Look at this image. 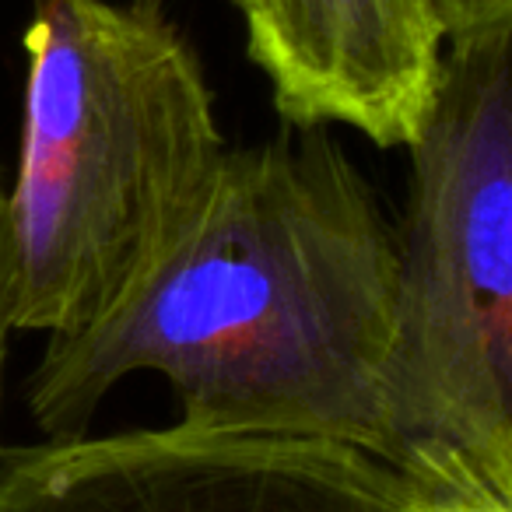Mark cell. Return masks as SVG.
Instances as JSON below:
<instances>
[{"label":"cell","instance_id":"2","mask_svg":"<svg viewBox=\"0 0 512 512\" xmlns=\"http://www.w3.org/2000/svg\"><path fill=\"white\" fill-rule=\"evenodd\" d=\"M8 218V320L78 337L120 313L225 162L193 46L158 0H36Z\"/></svg>","mask_w":512,"mask_h":512},{"label":"cell","instance_id":"5","mask_svg":"<svg viewBox=\"0 0 512 512\" xmlns=\"http://www.w3.org/2000/svg\"><path fill=\"white\" fill-rule=\"evenodd\" d=\"M239 11L288 127L341 123L379 148L418 137L446 50L432 0H246Z\"/></svg>","mask_w":512,"mask_h":512},{"label":"cell","instance_id":"7","mask_svg":"<svg viewBox=\"0 0 512 512\" xmlns=\"http://www.w3.org/2000/svg\"><path fill=\"white\" fill-rule=\"evenodd\" d=\"M432 4L442 18L446 39L456 32H470L512 18V0H432Z\"/></svg>","mask_w":512,"mask_h":512},{"label":"cell","instance_id":"4","mask_svg":"<svg viewBox=\"0 0 512 512\" xmlns=\"http://www.w3.org/2000/svg\"><path fill=\"white\" fill-rule=\"evenodd\" d=\"M0 512H404V477L344 442L176 421L0 449Z\"/></svg>","mask_w":512,"mask_h":512},{"label":"cell","instance_id":"6","mask_svg":"<svg viewBox=\"0 0 512 512\" xmlns=\"http://www.w3.org/2000/svg\"><path fill=\"white\" fill-rule=\"evenodd\" d=\"M404 512H512V488L453 453H414L397 463Z\"/></svg>","mask_w":512,"mask_h":512},{"label":"cell","instance_id":"3","mask_svg":"<svg viewBox=\"0 0 512 512\" xmlns=\"http://www.w3.org/2000/svg\"><path fill=\"white\" fill-rule=\"evenodd\" d=\"M407 151L390 463L453 453L512 488V18L446 39Z\"/></svg>","mask_w":512,"mask_h":512},{"label":"cell","instance_id":"9","mask_svg":"<svg viewBox=\"0 0 512 512\" xmlns=\"http://www.w3.org/2000/svg\"><path fill=\"white\" fill-rule=\"evenodd\" d=\"M232 4H235V8H242V4H246V0H232Z\"/></svg>","mask_w":512,"mask_h":512},{"label":"cell","instance_id":"1","mask_svg":"<svg viewBox=\"0 0 512 512\" xmlns=\"http://www.w3.org/2000/svg\"><path fill=\"white\" fill-rule=\"evenodd\" d=\"M225 151L204 211L109 320L50 337L25 404L85 432L113 386L158 372L179 425L330 439L393 460L386 372L397 228L327 127Z\"/></svg>","mask_w":512,"mask_h":512},{"label":"cell","instance_id":"8","mask_svg":"<svg viewBox=\"0 0 512 512\" xmlns=\"http://www.w3.org/2000/svg\"><path fill=\"white\" fill-rule=\"evenodd\" d=\"M4 183H0V400H4V365H8V218H4Z\"/></svg>","mask_w":512,"mask_h":512}]
</instances>
